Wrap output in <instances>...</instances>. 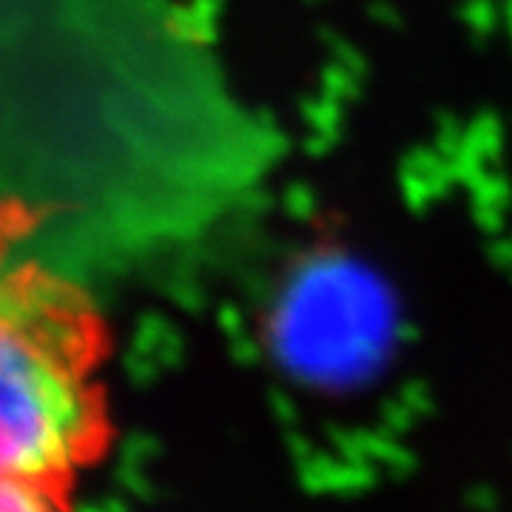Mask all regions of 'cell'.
Listing matches in <instances>:
<instances>
[{"instance_id": "obj_1", "label": "cell", "mask_w": 512, "mask_h": 512, "mask_svg": "<svg viewBox=\"0 0 512 512\" xmlns=\"http://www.w3.org/2000/svg\"><path fill=\"white\" fill-rule=\"evenodd\" d=\"M200 69L163 0H0V228L69 274L197 214Z\"/></svg>"}, {"instance_id": "obj_2", "label": "cell", "mask_w": 512, "mask_h": 512, "mask_svg": "<svg viewBox=\"0 0 512 512\" xmlns=\"http://www.w3.org/2000/svg\"><path fill=\"white\" fill-rule=\"evenodd\" d=\"M103 342L80 276L0 228V476L60 487L103 450Z\"/></svg>"}, {"instance_id": "obj_3", "label": "cell", "mask_w": 512, "mask_h": 512, "mask_svg": "<svg viewBox=\"0 0 512 512\" xmlns=\"http://www.w3.org/2000/svg\"><path fill=\"white\" fill-rule=\"evenodd\" d=\"M55 484L0 476V512H60Z\"/></svg>"}]
</instances>
